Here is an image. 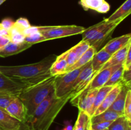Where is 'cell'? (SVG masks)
Wrapping results in <instances>:
<instances>
[{
	"mask_svg": "<svg viewBox=\"0 0 131 130\" xmlns=\"http://www.w3.org/2000/svg\"><path fill=\"white\" fill-rule=\"evenodd\" d=\"M9 33L10 42L15 43H20L24 42L26 36L23 29L14 25L13 28L9 31Z\"/></svg>",
	"mask_w": 131,
	"mask_h": 130,
	"instance_id": "cb8c5ba5",
	"label": "cell"
},
{
	"mask_svg": "<svg viewBox=\"0 0 131 130\" xmlns=\"http://www.w3.org/2000/svg\"><path fill=\"white\" fill-rule=\"evenodd\" d=\"M96 51L94 48L92 47H90L81 56V57L74 64L72 65L70 67L67 68L66 70V71H65V73L69 72L70 71H72V70H75V69L79 68L82 67V66H84V65L86 64L88 62L91 61L93 58V56H94L95 54L96 53Z\"/></svg>",
	"mask_w": 131,
	"mask_h": 130,
	"instance_id": "ffe728a7",
	"label": "cell"
},
{
	"mask_svg": "<svg viewBox=\"0 0 131 130\" xmlns=\"http://www.w3.org/2000/svg\"><path fill=\"white\" fill-rule=\"evenodd\" d=\"M56 57L54 54L50 55L39 62L29 64L0 66V72L28 87L52 76L49 70Z\"/></svg>",
	"mask_w": 131,
	"mask_h": 130,
	"instance_id": "6da1fadb",
	"label": "cell"
},
{
	"mask_svg": "<svg viewBox=\"0 0 131 130\" xmlns=\"http://www.w3.org/2000/svg\"><path fill=\"white\" fill-rule=\"evenodd\" d=\"M126 130H131V124H129V126H128Z\"/></svg>",
	"mask_w": 131,
	"mask_h": 130,
	"instance_id": "60d3db41",
	"label": "cell"
},
{
	"mask_svg": "<svg viewBox=\"0 0 131 130\" xmlns=\"http://www.w3.org/2000/svg\"><path fill=\"white\" fill-rule=\"evenodd\" d=\"M90 126H91V122H90V119L89 121L87 122L86 125L85 126V128H84V130H91Z\"/></svg>",
	"mask_w": 131,
	"mask_h": 130,
	"instance_id": "f35d334b",
	"label": "cell"
},
{
	"mask_svg": "<svg viewBox=\"0 0 131 130\" xmlns=\"http://www.w3.org/2000/svg\"><path fill=\"white\" fill-rule=\"evenodd\" d=\"M54 91V76L28 87L19 95V98L25 106L27 119L30 117L37 107Z\"/></svg>",
	"mask_w": 131,
	"mask_h": 130,
	"instance_id": "3957f363",
	"label": "cell"
},
{
	"mask_svg": "<svg viewBox=\"0 0 131 130\" xmlns=\"http://www.w3.org/2000/svg\"><path fill=\"white\" fill-rule=\"evenodd\" d=\"M131 12V0H126L111 16L104 19L107 23L127 17Z\"/></svg>",
	"mask_w": 131,
	"mask_h": 130,
	"instance_id": "e0dca14e",
	"label": "cell"
},
{
	"mask_svg": "<svg viewBox=\"0 0 131 130\" xmlns=\"http://www.w3.org/2000/svg\"><path fill=\"white\" fill-rule=\"evenodd\" d=\"M33 45L27 42H23L20 43H15L10 42L3 48H0V57H6L13 55L17 54Z\"/></svg>",
	"mask_w": 131,
	"mask_h": 130,
	"instance_id": "7c38bea8",
	"label": "cell"
},
{
	"mask_svg": "<svg viewBox=\"0 0 131 130\" xmlns=\"http://www.w3.org/2000/svg\"><path fill=\"white\" fill-rule=\"evenodd\" d=\"M37 32L40 33L47 40L82 34L86 28L78 25L36 26Z\"/></svg>",
	"mask_w": 131,
	"mask_h": 130,
	"instance_id": "277c9868",
	"label": "cell"
},
{
	"mask_svg": "<svg viewBox=\"0 0 131 130\" xmlns=\"http://www.w3.org/2000/svg\"><path fill=\"white\" fill-rule=\"evenodd\" d=\"M0 36L6 37V38H10V33H9V31L4 29L3 28L1 29H0Z\"/></svg>",
	"mask_w": 131,
	"mask_h": 130,
	"instance_id": "74e56055",
	"label": "cell"
},
{
	"mask_svg": "<svg viewBox=\"0 0 131 130\" xmlns=\"http://www.w3.org/2000/svg\"><path fill=\"white\" fill-rule=\"evenodd\" d=\"M72 93L61 98H56L54 91L43 101L35 110L25 122L36 130H49L62 108L72 98Z\"/></svg>",
	"mask_w": 131,
	"mask_h": 130,
	"instance_id": "7a4b0ae2",
	"label": "cell"
},
{
	"mask_svg": "<svg viewBox=\"0 0 131 130\" xmlns=\"http://www.w3.org/2000/svg\"><path fill=\"white\" fill-rule=\"evenodd\" d=\"M2 29V27H1V23H0V29Z\"/></svg>",
	"mask_w": 131,
	"mask_h": 130,
	"instance_id": "7bdbcfd3",
	"label": "cell"
},
{
	"mask_svg": "<svg viewBox=\"0 0 131 130\" xmlns=\"http://www.w3.org/2000/svg\"><path fill=\"white\" fill-rule=\"evenodd\" d=\"M72 128L73 127L70 125H69V126H67L66 127H65L63 130H72Z\"/></svg>",
	"mask_w": 131,
	"mask_h": 130,
	"instance_id": "ab89813d",
	"label": "cell"
},
{
	"mask_svg": "<svg viewBox=\"0 0 131 130\" xmlns=\"http://www.w3.org/2000/svg\"><path fill=\"white\" fill-rule=\"evenodd\" d=\"M122 84L129 89L131 87V68L124 69L122 74Z\"/></svg>",
	"mask_w": 131,
	"mask_h": 130,
	"instance_id": "f546056e",
	"label": "cell"
},
{
	"mask_svg": "<svg viewBox=\"0 0 131 130\" xmlns=\"http://www.w3.org/2000/svg\"><path fill=\"white\" fill-rule=\"evenodd\" d=\"M0 130H1V128H0Z\"/></svg>",
	"mask_w": 131,
	"mask_h": 130,
	"instance_id": "f6af8a7d",
	"label": "cell"
},
{
	"mask_svg": "<svg viewBox=\"0 0 131 130\" xmlns=\"http://www.w3.org/2000/svg\"><path fill=\"white\" fill-rule=\"evenodd\" d=\"M131 47L129 48L127 53L126 57L125 59L124 63H123V68L124 69L131 68Z\"/></svg>",
	"mask_w": 131,
	"mask_h": 130,
	"instance_id": "e575fe53",
	"label": "cell"
},
{
	"mask_svg": "<svg viewBox=\"0 0 131 130\" xmlns=\"http://www.w3.org/2000/svg\"><path fill=\"white\" fill-rule=\"evenodd\" d=\"M21 122L10 115L5 110L0 108V128L1 130H16Z\"/></svg>",
	"mask_w": 131,
	"mask_h": 130,
	"instance_id": "5bb4252c",
	"label": "cell"
},
{
	"mask_svg": "<svg viewBox=\"0 0 131 130\" xmlns=\"http://www.w3.org/2000/svg\"><path fill=\"white\" fill-rule=\"evenodd\" d=\"M114 87V86H113ZM113 86H103L99 89L98 92H97V94L95 98L94 102H93V105L92 106V110L90 111V117H92L94 114L96 110L98 108V107L101 105V103L105 99L107 94L111 91V89L113 88Z\"/></svg>",
	"mask_w": 131,
	"mask_h": 130,
	"instance_id": "7402d4cb",
	"label": "cell"
},
{
	"mask_svg": "<svg viewBox=\"0 0 131 130\" xmlns=\"http://www.w3.org/2000/svg\"><path fill=\"white\" fill-rule=\"evenodd\" d=\"M90 45L88 42L81 40L79 43L65 52L68 68L74 64L82 55L89 48Z\"/></svg>",
	"mask_w": 131,
	"mask_h": 130,
	"instance_id": "30bf717a",
	"label": "cell"
},
{
	"mask_svg": "<svg viewBox=\"0 0 131 130\" xmlns=\"http://www.w3.org/2000/svg\"><path fill=\"white\" fill-rule=\"evenodd\" d=\"M113 121H107V122H101L97 123H91V130H104L109 127Z\"/></svg>",
	"mask_w": 131,
	"mask_h": 130,
	"instance_id": "d6a6232c",
	"label": "cell"
},
{
	"mask_svg": "<svg viewBox=\"0 0 131 130\" xmlns=\"http://www.w3.org/2000/svg\"><path fill=\"white\" fill-rule=\"evenodd\" d=\"M79 4L84 10H92L101 14H106L110 10V5L105 0H80Z\"/></svg>",
	"mask_w": 131,
	"mask_h": 130,
	"instance_id": "4fadbf2b",
	"label": "cell"
},
{
	"mask_svg": "<svg viewBox=\"0 0 131 130\" xmlns=\"http://www.w3.org/2000/svg\"><path fill=\"white\" fill-rule=\"evenodd\" d=\"M129 88L125 87V85H122V89L120 93H118L116 96V99L112 103L111 107L108 109L114 111L120 116H124V105H125V98H126L127 93Z\"/></svg>",
	"mask_w": 131,
	"mask_h": 130,
	"instance_id": "ac0fdd59",
	"label": "cell"
},
{
	"mask_svg": "<svg viewBox=\"0 0 131 130\" xmlns=\"http://www.w3.org/2000/svg\"><path fill=\"white\" fill-rule=\"evenodd\" d=\"M45 41H47L46 38L39 32H35V33H31L28 35H26L25 38H24V42L31 43L32 45L40 43V42H45Z\"/></svg>",
	"mask_w": 131,
	"mask_h": 130,
	"instance_id": "83f0119b",
	"label": "cell"
},
{
	"mask_svg": "<svg viewBox=\"0 0 131 130\" xmlns=\"http://www.w3.org/2000/svg\"><path fill=\"white\" fill-rule=\"evenodd\" d=\"M111 56L110 54L104 50L103 49L100 50L95 54L93 58L91 60L93 73H92V75L90 79L89 82L91 81L92 78L99 71L100 69L103 66V65L108 61ZM89 82H88V84H89Z\"/></svg>",
	"mask_w": 131,
	"mask_h": 130,
	"instance_id": "9a60e30c",
	"label": "cell"
},
{
	"mask_svg": "<svg viewBox=\"0 0 131 130\" xmlns=\"http://www.w3.org/2000/svg\"><path fill=\"white\" fill-rule=\"evenodd\" d=\"M28 87L0 72V95L17 97Z\"/></svg>",
	"mask_w": 131,
	"mask_h": 130,
	"instance_id": "8992f818",
	"label": "cell"
},
{
	"mask_svg": "<svg viewBox=\"0 0 131 130\" xmlns=\"http://www.w3.org/2000/svg\"><path fill=\"white\" fill-rule=\"evenodd\" d=\"M124 116L129 122H131V90L129 89L127 93L124 108Z\"/></svg>",
	"mask_w": 131,
	"mask_h": 130,
	"instance_id": "f1b7e54d",
	"label": "cell"
},
{
	"mask_svg": "<svg viewBox=\"0 0 131 130\" xmlns=\"http://www.w3.org/2000/svg\"><path fill=\"white\" fill-rule=\"evenodd\" d=\"M15 96L8 95H0V108L5 110Z\"/></svg>",
	"mask_w": 131,
	"mask_h": 130,
	"instance_id": "4dcf8cb0",
	"label": "cell"
},
{
	"mask_svg": "<svg viewBox=\"0 0 131 130\" xmlns=\"http://www.w3.org/2000/svg\"><path fill=\"white\" fill-rule=\"evenodd\" d=\"M131 122H129L124 116H121L116 119L115 121H113L109 127L108 130H126L128 126L130 124Z\"/></svg>",
	"mask_w": 131,
	"mask_h": 130,
	"instance_id": "d4e9b609",
	"label": "cell"
},
{
	"mask_svg": "<svg viewBox=\"0 0 131 130\" xmlns=\"http://www.w3.org/2000/svg\"><path fill=\"white\" fill-rule=\"evenodd\" d=\"M107 24L108 23L105 20V19H104L101 22L95 24L88 28H86L84 32L81 34L83 36L82 40L88 42L92 38H94L101 31H102L107 25Z\"/></svg>",
	"mask_w": 131,
	"mask_h": 130,
	"instance_id": "44dd1931",
	"label": "cell"
},
{
	"mask_svg": "<svg viewBox=\"0 0 131 130\" xmlns=\"http://www.w3.org/2000/svg\"><path fill=\"white\" fill-rule=\"evenodd\" d=\"M122 83L116 84V85L113 87V88L111 89V91L107 94V96H106L105 99H104L102 103L101 104V105L96 110L93 116L97 115L104 112V111H106V110H107L111 107L112 103H113L115 99H116L118 93H120V90L122 89Z\"/></svg>",
	"mask_w": 131,
	"mask_h": 130,
	"instance_id": "2e32d148",
	"label": "cell"
},
{
	"mask_svg": "<svg viewBox=\"0 0 131 130\" xmlns=\"http://www.w3.org/2000/svg\"><path fill=\"white\" fill-rule=\"evenodd\" d=\"M10 42V40L9 38L6 37L0 36V48H3L4 46L6 45L8 43Z\"/></svg>",
	"mask_w": 131,
	"mask_h": 130,
	"instance_id": "8d00e7d4",
	"label": "cell"
},
{
	"mask_svg": "<svg viewBox=\"0 0 131 130\" xmlns=\"http://www.w3.org/2000/svg\"><path fill=\"white\" fill-rule=\"evenodd\" d=\"M84 66L54 76V94L56 98H61L72 93L74 82Z\"/></svg>",
	"mask_w": 131,
	"mask_h": 130,
	"instance_id": "5b68a950",
	"label": "cell"
},
{
	"mask_svg": "<svg viewBox=\"0 0 131 130\" xmlns=\"http://www.w3.org/2000/svg\"><path fill=\"white\" fill-rule=\"evenodd\" d=\"M5 110L12 117L20 122H26L27 119V111L25 106L19 97H15L14 100L6 107Z\"/></svg>",
	"mask_w": 131,
	"mask_h": 130,
	"instance_id": "9c48e42d",
	"label": "cell"
},
{
	"mask_svg": "<svg viewBox=\"0 0 131 130\" xmlns=\"http://www.w3.org/2000/svg\"><path fill=\"white\" fill-rule=\"evenodd\" d=\"M14 25H15V26L19 28L20 29H23V31H24V29H28L29 27L31 26L30 23H29V20L24 17H20L19 18V19H18L15 22Z\"/></svg>",
	"mask_w": 131,
	"mask_h": 130,
	"instance_id": "1f68e13d",
	"label": "cell"
},
{
	"mask_svg": "<svg viewBox=\"0 0 131 130\" xmlns=\"http://www.w3.org/2000/svg\"><path fill=\"white\" fill-rule=\"evenodd\" d=\"M123 19L116 20L115 22H109L106 27L99 32L94 38L88 42L91 47H93L96 52L100 50L101 47L104 43H107L111 40V35L115 31V28L123 21Z\"/></svg>",
	"mask_w": 131,
	"mask_h": 130,
	"instance_id": "52a82bcc",
	"label": "cell"
},
{
	"mask_svg": "<svg viewBox=\"0 0 131 130\" xmlns=\"http://www.w3.org/2000/svg\"><path fill=\"white\" fill-rule=\"evenodd\" d=\"M121 117L119 114L111 110L107 109L104 112L90 117V122L92 124L101 122H107V121H114Z\"/></svg>",
	"mask_w": 131,
	"mask_h": 130,
	"instance_id": "603a6c76",
	"label": "cell"
},
{
	"mask_svg": "<svg viewBox=\"0 0 131 130\" xmlns=\"http://www.w3.org/2000/svg\"><path fill=\"white\" fill-rule=\"evenodd\" d=\"M122 64H119L115 65V66H111V67L109 68H106L104 69V70H100V71H99L93 78H92V79L91 80V81L90 82L89 84H88V85L84 88V90L80 93V94L84 93V92L92 90V89H100V88L104 86L105 84L107 82V81L108 80V79H110V77L111 76V75H112L113 73L115 72V71H116V70H117L119 68L121 67V66H122ZM80 94H79V95H80ZM72 99H74V98H72Z\"/></svg>",
	"mask_w": 131,
	"mask_h": 130,
	"instance_id": "ba28073f",
	"label": "cell"
},
{
	"mask_svg": "<svg viewBox=\"0 0 131 130\" xmlns=\"http://www.w3.org/2000/svg\"><path fill=\"white\" fill-rule=\"evenodd\" d=\"M90 119V117L83 111L79 110L78 119L72 130H84L87 122Z\"/></svg>",
	"mask_w": 131,
	"mask_h": 130,
	"instance_id": "4316f807",
	"label": "cell"
},
{
	"mask_svg": "<svg viewBox=\"0 0 131 130\" xmlns=\"http://www.w3.org/2000/svg\"><path fill=\"white\" fill-rule=\"evenodd\" d=\"M16 130H36L35 129L33 128L32 126L27 124L26 122H21L19 128Z\"/></svg>",
	"mask_w": 131,
	"mask_h": 130,
	"instance_id": "d590c367",
	"label": "cell"
},
{
	"mask_svg": "<svg viewBox=\"0 0 131 130\" xmlns=\"http://www.w3.org/2000/svg\"><path fill=\"white\" fill-rule=\"evenodd\" d=\"M14 24H15V22L12 20L11 19H10V18L4 19L1 22V25L3 29H6L7 31H10L13 28Z\"/></svg>",
	"mask_w": 131,
	"mask_h": 130,
	"instance_id": "836d02e7",
	"label": "cell"
},
{
	"mask_svg": "<svg viewBox=\"0 0 131 130\" xmlns=\"http://www.w3.org/2000/svg\"><path fill=\"white\" fill-rule=\"evenodd\" d=\"M90 128H91V127H90ZM104 130H108V129H104Z\"/></svg>",
	"mask_w": 131,
	"mask_h": 130,
	"instance_id": "ee69618b",
	"label": "cell"
},
{
	"mask_svg": "<svg viewBox=\"0 0 131 130\" xmlns=\"http://www.w3.org/2000/svg\"><path fill=\"white\" fill-rule=\"evenodd\" d=\"M131 35L130 34H124L121 36L117 37V38H113L109 40L106 43L103 48L104 50L110 54L111 56L121 49L124 47H125L127 44H128L129 42L131 41Z\"/></svg>",
	"mask_w": 131,
	"mask_h": 130,
	"instance_id": "8fae6325",
	"label": "cell"
},
{
	"mask_svg": "<svg viewBox=\"0 0 131 130\" xmlns=\"http://www.w3.org/2000/svg\"><path fill=\"white\" fill-rule=\"evenodd\" d=\"M6 0H0V5H2L3 3L4 2H5V1H6Z\"/></svg>",
	"mask_w": 131,
	"mask_h": 130,
	"instance_id": "b9f144b4",
	"label": "cell"
},
{
	"mask_svg": "<svg viewBox=\"0 0 131 130\" xmlns=\"http://www.w3.org/2000/svg\"><path fill=\"white\" fill-rule=\"evenodd\" d=\"M67 68L68 64L66 60V53L64 52L62 54L56 57V60L50 68V73L52 76L64 73Z\"/></svg>",
	"mask_w": 131,
	"mask_h": 130,
	"instance_id": "d6986e66",
	"label": "cell"
},
{
	"mask_svg": "<svg viewBox=\"0 0 131 130\" xmlns=\"http://www.w3.org/2000/svg\"><path fill=\"white\" fill-rule=\"evenodd\" d=\"M124 71V68L123 64L121 67L119 68L117 70L113 73L112 75L108 79L107 82L105 84L104 86H115L116 84L122 83V74Z\"/></svg>",
	"mask_w": 131,
	"mask_h": 130,
	"instance_id": "484cf974",
	"label": "cell"
}]
</instances>
